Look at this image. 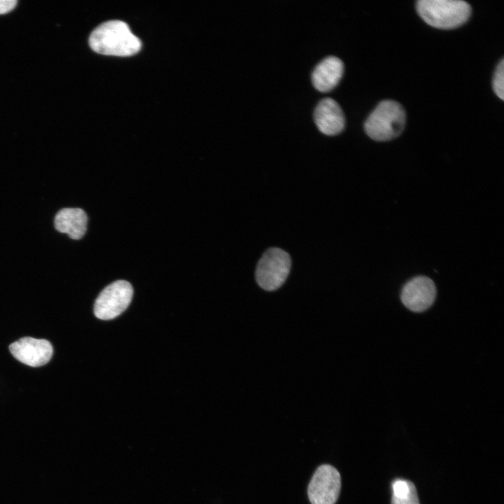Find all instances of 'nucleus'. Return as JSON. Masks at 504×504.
<instances>
[{"instance_id":"13","label":"nucleus","mask_w":504,"mask_h":504,"mask_svg":"<svg viewBox=\"0 0 504 504\" xmlns=\"http://www.w3.org/2000/svg\"><path fill=\"white\" fill-rule=\"evenodd\" d=\"M493 88L496 95L504 99V61L502 59L498 64L493 76Z\"/></svg>"},{"instance_id":"3","label":"nucleus","mask_w":504,"mask_h":504,"mask_svg":"<svg viewBox=\"0 0 504 504\" xmlns=\"http://www.w3.org/2000/svg\"><path fill=\"white\" fill-rule=\"evenodd\" d=\"M406 115L394 100H384L372 111L365 122V130L372 139L386 141L399 136L404 130Z\"/></svg>"},{"instance_id":"9","label":"nucleus","mask_w":504,"mask_h":504,"mask_svg":"<svg viewBox=\"0 0 504 504\" xmlns=\"http://www.w3.org/2000/svg\"><path fill=\"white\" fill-rule=\"evenodd\" d=\"M314 122L324 134L335 135L342 131L345 125L343 111L338 103L332 98L321 99L314 113Z\"/></svg>"},{"instance_id":"4","label":"nucleus","mask_w":504,"mask_h":504,"mask_svg":"<svg viewBox=\"0 0 504 504\" xmlns=\"http://www.w3.org/2000/svg\"><path fill=\"white\" fill-rule=\"evenodd\" d=\"M290 266V255L285 251L271 248L265 252L257 265L256 281L265 290H275L285 282Z\"/></svg>"},{"instance_id":"8","label":"nucleus","mask_w":504,"mask_h":504,"mask_svg":"<svg viewBox=\"0 0 504 504\" xmlns=\"http://www.w3.org/2000/svg\"><path fill=\"white\" fill-rule=\"evenodd\" d=\"M9 349L18 360L31 367L46 364L53 353L50 342L29 337H22L12 343Z\"/></svg>"},{"instance_id":"12","label":"nucleus","mask_w":504,"mask_h":504,"mask_svg":"<svg viewBox=\"0 0 504 504\" xmlns=\"http://www.w3.org/2000/svg\"><path fill=\"white\" fill-rule=\"evenodd\" d=\"M391 504H419L414 484L407 480L398 479L392 484Z\"/></svg>"},{"instance_id":"1","label":"nucleus","mask_w":504,"mask_h":504,"mask_svg":"<svg viewBox=\"0 0 504 504\" xmlns=\"http://www.w3.org/2000/svg\"><path fill=\"white\" fill-rule=\"evenodd\" d=\"M90 48L96 52L114 56H130L141 47L140 39L120 20H110L98 26L89 38Z\"/></svg>"},{"instance_id":"6","label":"nucleus","mask_w":504,"mask_h":504,"mask_svg":"<svg viewBox=\"0 0 504 504\" xmlns=\"http://www.w3.org/2000/svg\"><path fill=\"white\" fill-rule=\"evenodd\" d=\"M341 489V477L338 470L329 464L317 468L307 488L311 504H335Z\"/></svg>"},{"instance_id":"5","label":"nucleus","mask_w":504,"mask_h":504,"mask_svg":"<svg viewBox=\"0 0 504 504\" xmlns=\"http://www.w3.org/2000/svg\"><path fill=\"white\" fill-rule=\"evenodd\" d=\"M133 295L130 283L118 280L107 286L98 295L94 306L96 317L102 320L113 319L129 306Z\"/></svg>"},{"instance_id":"14","label":"nucleus","mask_w":504,"mask_h":504,"mask_svg":"<svg viewBox=\"0 0 504 504\" xmlns=\"http://www.w3.org/2000/svg\"><path fill=\"white\" fill-rule=\"evenodd\" d=\"M15 0H0V14H4L12 10L16 6Z\"/></svg>"},{"instance_id":"11","label":"nucleus","mask_w":504,"mask_h":504,"mask_svg":"<svg viewBox=\"0 0 504 504\" xmlns=\"http://www.w3.org/2000/svg\"><path fill=\"white\" fill-rule=\"evenodd\" d=\"M88 216L80 208H64L55 216V227L73 239H80L87 230Z\"/></svg>"},{"instance_id":"10","label":"nucleus","mask_w":504,"mask_h":504,"mask_svg":"<svg viewBox=\"0 0 504 504\" xmlns=\"http://www.w3.org/2000/svg\"><path fill=\"white\" fill-rule=\"evenodd\" d=\"M343 72L342 61L335 56H328L314 68L312 74V84L320 92H328L337 85Z\"/></svg>"},{"instance_id":"7","label":"nucleus","mask_w":504,"mask_h":504,"mask_svg":"<svg viewBox=\"0 0 504 504\" xmlns=\"http://www.w3.org/2000/svg\"><path fill=\"white\" fill-rule=\"evenodd\" d=\"M436 288L434 282L426 276H417L403 286L400 298L403 304L410 311L422 312L434 302Z\"/></svg>"},{"instance_id":"2","label":"nucleus","mask_w":504,"mask_h":504,"mask_svg":"<svg viewBox=\"0 0 504 504\" xmlns=\"http://www.w3.org/2000/svg\"><path fill=\"white\" fill-rule=\"evenodd\" d=\"M416 10L427 24L444 29L462 25L471 13L470 6L461 0H420Z\"/></svg>"}]
</instances>
